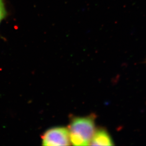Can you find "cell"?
Instances as JSON below:
<instances>
[{
    "label": "cell",
    "mask_w": 146,
    "mask_h": 146,
    "mask_svg": "<svg viewBox=\"0 0 146 146\" xmlns=\"http://www.w3.org/2000/svg\"><path fill=\"white\" fill-rule=\"evenodd\" d=\"M7 15V12L3 0H0V23Z\"/></svg>",
    "instance_id": "277c9868"
},
{
    "label": "cell",
    "mask_w": 146,
    "mask_h": 146,
    "mask_svg": "<svg viewBox=\"0 0 146 146\" xmlns=\"http://www.w3.org/2000/svg\"><path fill=\"white\" fill-rule=\"evenodd\" d=\"M95 120L94 114L82 117L75 116L71 119L68 130L72 145H90L96 130Z\"/></svg>",
    "instance_id": "6da1fadb"
},
{
    "label": "cell",
    "mask_w": 146,
    "mask_h": 146,
    "mask_svg": "<svg viewBox=\"0 0 146 146\" xmlns=\"http://www.w3.org/2000/svg\"><path fill=\"white\" fill-rule=\"evenodd\" d=\"M114 145L109 132L103 128H96L90 145L91 146H113Z\"/></svg>",
    "instance_id": "3957f363"
},
{
    "label": "cell",
    "mask_w": 146,
    "mask_h": 146,
    "mask_svg": "<svg viewBox=\"0 0 146 146\" xmlns=\"http://www.w3.org/2000/svg\"><path fill=\"white\" fill-rule=\"evenodd\" d=\"M68 129L56 127L46 131L42 138L43 146H69L70 145Z\"/></svg>",
    "instance_id": "7a4b0ae2"
}]
</instances>
